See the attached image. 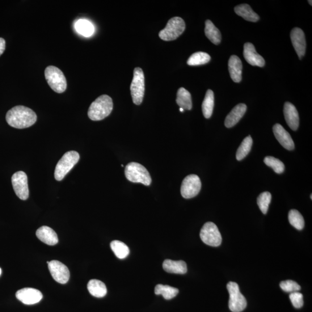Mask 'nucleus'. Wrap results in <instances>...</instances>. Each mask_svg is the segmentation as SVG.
I'll use <instances>...</instances> for the list:
<instances>
[{
  "label": "nucleus",
  "instance_id": "nucleus-1",
  "mask_svg": "<svg viewBox=\"0 0 312 312\" xmlns=\"http://www.w3.org/2000/svg\"><path fill=\"white\" fill-rule=\"evenodd\" d=\"M37 120L36 113L32 109L18 105L8 111L6 121L11 127L23 129L31 127Z\"/></svg>",
  "mask_w": 312,
  "mask_h": 312
},
{
  "label": "nucleus",
  "instance_id": "nucleus-2",
  "mask_svg": "<svg viewBox=\"0 0 312 312\" xmlns=\"http://www.w3.org/2000/svg\"><path fill=\"white\" fill-rule=\"evenodd\" d=\"M112 99L108 95H102L90 105L88 111V116L91 120L99 121L107 117L112 111Z\"/></svg>",
  "mask_w": 312,
  "mask_h": 312
},
{
  "label": "nucleus",
  "instance_id": "nucleus-3",
  "mask_svg": "<svg viewBox=\"0 0 312 312\" xmlns=\"http://www.w3.org/2000/svg\"><path fill=\"white\" fill-rule=\"evenodd\" d=\"M125 175L128 180L133 183H140L145 185H149L151 178L149 172L141 164L132 162L126 166Z\"/></svg>",
  "mask_w": 312,
  "mask_h": 312
},
{
  "label": "nucleus",
  "instance_id": "nucleus-4",
  "mask_svg": "<svg viewBox=\"0 0 312 312\" xmlns=\"http://www.w3.org/2000/svg\"><path fill=\"white\" fill-rule=\"evenodd\" d=\"M46 81L52 89L62 93L67 89V80L63 72L56 67L50 66L46 67L45 70Z\"/></svg>",
  "mask_w": 312,
  "mask_h": 312
},
{
  "label": "nucleus",
  "instance_id": "nucleus-5",
  "mask_svg": "<svg viewBox=\"0 0 312 312\" xmlns=\"http://www.w3.org/2000/svg\"><path fill=\"white\" fill-rule=\"evenodd\" d=\"M79 154L76 151H69L63 155L57 164L54 178L58 181L62 180L79 162Z\"/></svg>",
  "mask_w": 312,
  "mask_h": 312
},
{
  "label": "nucleus",
  "instance_id": "nucleus-6",
  "mask_svg": "<svg viewBox=\"0 0 312 312\" xmlns=\"http://www.w3.org/2000/svg\"><path fill=\"white\" fill-rule=\"evenodd\" d=\"M184 21L180 17H174L168 21L167 26L159 33V37L163 41H171L178 39L185 30Z\"/></svg>",
  "mask_w": 312,
  "mask_h": 312
},
{
  "label": "nucleus",
  "instance_id": "nucleus-7",
  "mask_svg": "<svg viewBox=\"0 0 312 312\" xmlns=\"http://www.w3.org/2000/svg\"><path fill=\"white\" fill-rule=\"evenodd\" d=\"M130 90L133 103L137 105H141L145 94V76L140 67H136L134 70Z\"/></svg>",
  "mask_w": 312,
  "mask_h": 312
},
{
  "label": "nucleus",
  "instance_id": "nucleus-8",
  "mask_svg": "<svg viewBox=\"0 0 312 312\" xmlns=\"http://www.w3.org/2000/svg\"><path fill=\"white\" fill-rule=\"evenodd\" d=\"M227 289L230 294L229 306L233 312H241L246 308L247 301L245 297L240 292L239 286L237 283L230 282L227 285Z\"/></svg>",
  "mask_w": 312,
  "mask_h": 312
},
{
  "label": "nucleus",
  "instance_id": "nucleus-9",
  "mask_svg": "<svg viewBox=\"0 0 312 312\" xmlns=\"http://www.w3.org/2000/svg\"><path fill=\"white\" fill-rule=\"evenodd\" d=\"M202 241L207 245L217 247L221 245L222 237L217 227L212 222H207L202 227L200 232Z\"/></svg>",
  "mask_w": 312,
  "mask_h": 312
},
{
  "label": "nucleus",
  "instance_id": "nucleus-10",
  "mask_svg": "<svg viewBox=\"0 0 312 312\" xmlns=\"http://www.w3.org/2000/svg\"><path fill=\"white\" fill-rule=\"evenodd\" d=\"M201 189V182L199 176L192 174L183 179L181 185V195L185 199H192L199 195Z\"/></svg>",
  "mask_w": 312,
  "mask_h": 312
},
{
  "label": "nucleus",
  "instance_id": "nucleus-11",
  "mask_svg": "<svg viewBox=\"0 0 312 312\" xmlns=\"http://www.w3.org/2000/svg\"><path fill=\"white\" fill-rule=\"evenodd\" d=\"M12 184L16 195L20 200H26L29 197L28 179L26 173L18 171L12 176Z\"/></svg>",
  "mask_w": 312,
  "mask_h": 312
},
{
  "label": "nucleus",
  "instance_id": "nucleus-12",
  "mask_svg": "<svg viewBox=\"0 0 312 312\" xmlns=\"http://www.w3.org/2000/svg\"><path fill=\"white\" fill-rule=\"evenodd\" d=\"M48 268L52 277L58 283L66 284L70 279V273L69 269L65 264L60 261L53 260L48 261Z\"/></svg>",
  "mask_w": 312,
  "mask_h": 312
},
{
  "label": "nucleus",
  "instance_id": "nucleus-13",
  "mask_svg": "<svg viewBox=\"0 0 312 312\" xmlns=\"http://www.w3.org/2000/svg\"><path fill=\"white\" fill-rule=\"evenodd\" d=\"M16 297L24 304L33 305L40 302L43 294L40 291L33 288H24L18 291Z\"/></svg>",
  "mask_w": 312,
  "mask_h": 312
},
{
  "label": "nucleus",
  "instance_id": "nucleus-14",
  "mask_svg": "<svg viewBox=\"0 0 312 312\" xmlns=\"http://www.w3.org/2000/svg\"><path fill=\"white\" fill-rule=\"evenodd\" d=\"M291 40L299 59L304 56L306 51V40L304 33L299 28H294L290 33Z\"/></svg>",
  "mask_w": 312,
  "mask_h": 312
},
{
  "label": "nucleus",
  "instance_id": "nucleus-15",
  "mask_svg": "<svg viewBox=\"0 0 312 312\" xmlns=\"http://www.w3.org/2000/svg\"><path fill=\"white\" fill-rule=\"evenodd\" d=\"M243 56L248 64L253 66L263 67L265 66L264 58L257 53L254 45L251 43L244 45Z\"/></svg>",
  "mask_w": 312,
  "mask_h": 312
},
{
  "label": "nucleus",
  "instance_id": "nucleus-16",
  "mask_svg": "<svg viewBox=\"0 0 312 312\" xmlns=\"http://www.w3.org/2000/svg\"><path fill=\"white\" fill-rule=\"evenodd\" d=\"M273 132L276 140L282 146L289 150H293L295 145L292 137L280 124H276L273 127Z\"/></svg>",
  "mask_w": 312,
  "mask_h": 312
},
{
  "label": "nucleus",
  "instance_id": "nucleus-17",
  "mask_svg": "<svg viewBox=\"0 0 312 312\" xmlns=\"http://www.w3.org/2000/svg\"><path fill=\"white\" fill-rule=\"evenodd\" d=\"M284 115L287 124L293 131H296L299 124L298 112L292 103L286 102L284 105Z\"/></svg>",
  "mask_w": 312,
  "mask_h": 312
},
{
  "label": "nucleus",
  "instance_id": "nucleus-18",
  "mask_svg": "<svg viewBox=\"0 0 312 312\" xmlns=\"http://www.w3.org/2000/svg\"><path fill=\"white\" fill-rule=\"evenodd\" d=\"M247 107L245 104H239L235 106L226 118L225 124L227 128H231L237 124L245 113Z\"/></svg>",
  "mask_w": 312,
  "mask_h": 312
},
{
  "label": "nucleus",
  "instance_id": "nucleus-19",
  "mask_svg": "<svg viewBox=\"0 0 312 312\" xmlns=\"http://www.w3.org/2000/svg\"><path fill=\"white\" fill-rule=\"evenodd\" d=\"M36 235L41 241L50 246L55 245L58 242L56 232L48 226H42L38 229Z\"/></svg>",
  "mask_w": 312,
  "mask_h": 312
},
{
  "label": "nucleus",
  "instance_id": "nucleus-20",
  "mask_svg": "<svg viewBox=\"0 0 312 312\" xmlns=\"http://www.w3.org/2000/svg\"><path fill=\"white\" fill-rule=\"evenodd\" d=\"M229 70L230 77L236 83H239L242 80V63L237 56H231L229 61Z\"/></svg>",
  "mask_w": 312,
  "mask_h": 312
},
{
  "label": "nucleus",
  "instance_id": "nucleus-21",
  "mask_svg": "<svg viewBox=\"0 0 312 312\" xmlns=\"http://www.w3.org/2000/svg\"><path fill=\"white\" fill-rule=\"evenodd\" d=\"M164 271L168 273L184 274L188 271L186 263L183 261L166 260L163 264Z\"/></svg>",
  "mask_w": 312,
  "mask_h": 312
},
{
  "label": "nucleus",
  "instance_id": "nucleus-22",
  "mask_svg": "<svg viewBox=\"0 0 312 312\" xmlns=\"http://www.w3.org/2000/svg\"><path fill=\"white\" fill-rule=\"evenodd\" d=\"M236 14L241 16L248 22H257L260 19V17L252 9L248 4H241L234 8Z\"/></svg>",
  "mask_w": 312,
  "mask_h": 312
},
{
  "label": "nucleus",
  "instance_id": "nucleus-23",
  "mask_svg": "<svg viewBox=\"0 0 312 312\" xmlns=\"http://www.w3.org/2000/svg\"><path fill=\"white\" fill-rule=\"evenodd\" d=\"M176 103L184 110H191L193 107L191 94L183 87L179 88L177 92Z\"/></svg>",
  "mask_w": 312,
  "mask_h": 312
},
{
  "label": "nucleus",
  "instance_id": "nucleus-24",
  "mask_svg": "<svg viewBox=\"0 0 312 312\" xmlns=\"http://www.w3.org/2000/svg\"><path fill=\"white\" fill-rule=\"evenodd\" d=\"M87 289L92 296L97 298H103L106 296L107 293L106 286L103 282L97 279L88 282Z\"/></svg>",
  "mask_w": 312,
  "mask_h": 312
},
{
  "label": "nucleus",
  "instance_id": "nucleus-25",
  "mask_svg": "<svg viewBox=\"0 0 312 312\" xmlns=\"http://www.w3.org/2000/svg\"><path fill=\"white\" fill-rule=\"evenodd\" d=\"M205 33L206 37L214 45H219L221 43V33L210 20H206Z\"/></svg>",
  "mask_w": 312,
  "mask_h": 312
},
{
  "label": "nucleus",
  "instance_id": "nucleus-26",
  "mask_svg": "<svg viewBox=\"0 0 312 312\" xmlns=\"http://www.w3.org/2000/svg\"><path fill=\"white\" fill-rule=\"evenodd\" d=\"M214 107V93L212 90H208L202 104V113L206 119L211 117Z\"/></svg>",
  "mask_w": 312,
  "mask_h": 312
},
{
  "label": "nucleus",
  "instance_id": "nucleus-27",
  "mask_svg": "<svg viewBox=\"0 0 312 312\" xmlns=\"http://www.w3.org/2000/svg\"><path fill=\"white\" fill-rule=\"evenodd\" d=\"M154 293L156 295H162L164 298L170 300L178 295L179 290L168 285H158L155 286Z\"/></svg>",
  "mask_w": 312,
  "mask_h": 312
},
{
  "label": "nucleus",
  "instance_id": "nucleus-28",
  "mask_svg": "<svg viewBox=\"0 0 312 312\" xmlns=\"http://www.w3.org/2000/svg\"><path fill=\"white\" fill-rule=\"evenodd\" d=\"M112 251L115 256L120 259H124L130 254V249L126 244L119 241H113L111 243Z\"/></svg>",
  "mask_w": 312,
  "mask_h": 312
},
{
  "label": "nucleus",
  "instance_id": "nucleus-29",
  "mask_svg": "<svg viewBox=\"0 0 312 312\" xmlns=\"http://www.w3.org/2000/svg\"><path fill=\"white\" fill-rule=\"evenodd\" d=\"M210 56L208 53L199 52L193 53L188 60V65L191 66H200L206 64L210 61Z\"/></svg>",
  "mask_w": 312,
  "mask_h": 312
},
{
  "label": "nucleus",
  "instance_id": "nucleus-30",
  "mask_svg": "<svg viewBox=\"0 0 312 312\" xmlns=\"http://www.w3.org/2000/svg\"><path fill=\"white\" fill-rule=\"evenodd\" d=\"M75 27L76 30L80 35L87 37L91 36L95 31V28L92 24L85 19L79 20L75 23Z\"/></svg>",
  "mask_w": 312,
  "mask_h": 312
},
{
  "label": "nucleus",
  "instance_id": "nucleus-31",
  "mask_svg": "<svg viewBox=\"0 0 312 312\" xmlns=\"http://www.w3.org/2000/svg\"><path fill=\"white\" fill-rule=\"evenodd\" d=\"M253 145V140L249 136L244 139L241 145L237 150L236 158L238 161H241L249 153Z\"/></svg>",
  "mask_w": 312,
  "mask_h": 312
},
{
  "label": "nucleus",
  "instance_id": "nucleus-32",
  "mask_svg": "<svg viewBox=\"0 0 312 312\" xmlns=\"http://www.w3.org/2000/svg\"><path fill=\"white\" fill-rule=\"evenodd\" d=\"M289 221L290 225L298 230H302L304 227V219L297 210L292 209L290 210L289 213Z\"/></svg>",
  "mask_w": 312,
  "mask_h": 312
},
{
  "label": "nucleus",
  "instance_id": "nucleus-33",
  "mask_svg": "<svg viewBox=\"0 0 312 312\" xmlns=\"http://www.w3.org/2000/svg\"><path fill=\"white\" fill-rule=\"evenodd\" d=\"M264 162L268 167H271L276 174H282L285 171V165L280 160L267 156L264 160Z\"/></svg>",
  "mask_w": 312,
  "mask_h": 312
},
{
  "label": "nucleus",
  "instance_id": "nucleus-34",
  "mask_svg": "<svg viewBox=\"0 0 312 312\" xmlns=\"http://www.w3.org/2000/svg\"><path fill=\"white\" fill-rule=\"evenodd\" d=\"M272 199L271 194L268 192L261 194L257 199V204L263 214H266L269 208V205Z\"/></svg>",
  "mask_w": 312,
  "mask_h": 312
},
{
  "label": "nucleus",
  "instance_id": "nucleus-35",
  "mask_svg": "<svg viewBox=\"0 0 312 312\" xmlns=\"http://www.w3.org/2000/svg\"><path fill=\"white\" fill-rule=\"evenodd\" d=\"M280 286L284 292L291 293L298 292L301 289L297 282L290 280L282 282Z\"/></svg>",
  "mask_w": 312,
  "mask_h": 312
},
{
  "label": "nucleus",
  "instance_id": "nucleus-36",
  "mask_svg": "<svg viewBox=\"0 0 312 312\" xmlns=\"http://www.w3.org/2000/svg\"><path fill=\"white\" fill-rule=\"evenodd\" d=\"M290 299L294 307L297 309L301 308L303 305V295L298 292L290 294Z\"/></svg>",
  "mask_w": 312,
  "mask_h": 312
},
{
  "label": "nucleus",
  "instance_id": "nucleus-37",
  "mask_svg": "<svg viewBox=\"0 0 312 312\" xmlns=\"http://www.w3.org/2000/svg\"><path fill=\"white\" fill-rule=\"evenodd\" d=\"M6 41L5 40L0 38V56H1L6 50Z\"/></svg>",
  "mask_w": 312,
  "mask_h": 312
},
{
  "label": "nucleus",
  "instance_id": "nucleus-38",
  "mask_svg": "<svg viewBox=\"0 0 312 312\" xmlns=\"http://www.w3.org/2000/svg\"><path fill=\"white\" fill-rule=\"evenodd\" d=\"M179 111H180V112H184V109H183L182 108H180V109H179Z\"/></svg>",
  "mask_w": 312,
  "mask_h": 312
},
{
  "label": "nucleus",
  "instance_id": "nucleus-39",
  "mask_svg": "<svg viewBox=\"0 0 312 312\" xmlns=\"http://www.w3.org/2000/svg\"><path fill=\"white\" fill-rule=\"evenodd\" d=\"M2 269H1V268H0V275H2Z\"/></svg>",
  "mask_w": 312,
  "mask_h": 312
},
{
  "label": "nucleus",
  "instance_id": "nucleus-40",
  "mask_svg": "<svg viewBox=\"0 0 312 312\" xmlns=\"http://www.w3.org/2000/svg\"><path fill=\"white\" fill-rule=\"evenodd\" d=\"M308 2L310 4V6H311V1H308Z\"/></svg>",
  "mask_w": 312,
  "mask_h": 312
},
{
  "label": "nucleus",
  "instance_id": "nucleus-41",
  "mask_svg": "<svg viewBox=\"0 0 312 312\" xmlns=\"http://www.w3.org/2000/svg\"><path fill=\"white\" fill-rule=\"evenodd\" d=\"M310 199H311V200L312 199V196H311V195H310Z\"/></svg>",
  "mask_w": 312,
  "mask_h": 312
}]
</instances>
